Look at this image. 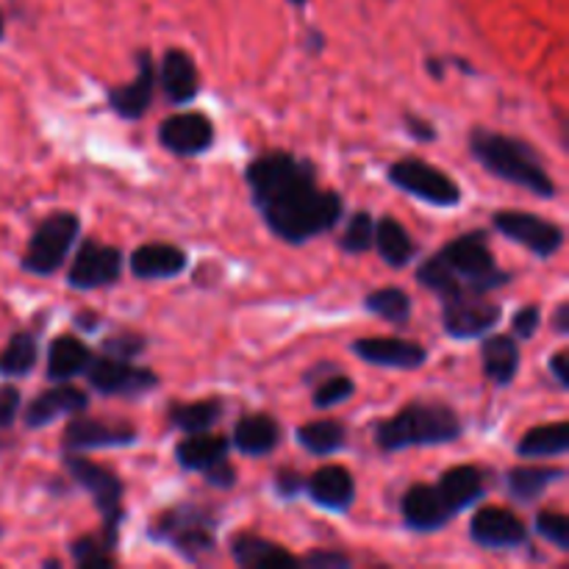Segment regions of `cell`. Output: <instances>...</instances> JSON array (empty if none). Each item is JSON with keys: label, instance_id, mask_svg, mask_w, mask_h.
<instances>
[{"label": "cell", "instance_id": "7bdbcfd3", "mask_svg": "<svg viewBox=\"0 0 569 569\" xmlns=\"http://www.w3.org/2000/svg\"><path fill=\"white\" fill-rule=\"evenodd\" d=\"M22 411V392L14 383H3L0 387V431L11 428Z\"/></svg>", "mask_w": 569, "mask_h": 569}, {"label": "cell", "instance_id": "7402d4cb", "mask_svg": "<svg viewBox=\"0 0 569 569\" xmlns=\"http://www.w3.org/2000/svg\"><path fill=\"white\" fill-rule=\"evenodd\" d=\"M156 81L161 83L167 103L187 106L200 92V72L192 56L181 48H167L161 56V64L156 70Z\"/></svg>", "mask_w": 569, "mask_h": 569}, {"label": "cell", "instance_id": "4fadbf2b", "mask_svg": "<svg viewBox=\"0 0 569 569\" xmlns=\"http://www.w3.org/2000/svg\"><path fill=\"white\" fill-rule=\"evenodd\" d=\"M503 317L498 303H489L483 295H465V298L442 300V328L450 339H481L495 331Z\"/></svg>", "mask_w": 569, "mask_h": 569}, {"label": "cell", "instance_id": "8992f818", "mask_svg": "<svg viewBox=\"0 0 569 569\" xmlns=\"http://www.w3.org/2000/svg\"><path fill=\"white\" fill-rule=\"evenodd\" d=\"M64 470L70 472L72 483L92 498L100 515V533L109 542L120 545V526L126 520V509H122L126 483L120 481V476L109 467L94 465L92 459H83V453H64Z\"/></svg>", "mask_w": 569, "mask_h": 569}, {"label": "cell", "instance_id": "4dcf8cb0", "mask_svg": "<svg viewBox=\"0 0 569 569\" xmlns=\"http://www.w3.org/2000/svg\"><path fill=\"white\" fill-rule=\"evenodd\" d=\"M226 415V403L220 398L192 400V403H170L167 406V422L181 433H203L211 431Z\"/></svg>", "mask_w": 569, "mask_h": 569}, {"label": "cell", "instance_id": "2e32d148", "mask_svg": "<svg viewBox=\"0 0 569 569\" xmlns=\"http://www.w3.org/2000/svg\"><path fill=\"white\" fill-rule=\"evenodd\" d=\"M156 64L150 50H139L137 53V76L131 83H120V87L106 89V103L114 111L120 120L137 122L148 114L150 103L156 94Z\"/></svg>", "mask_w": 569, "mask_h": 569}, {"label": "cell", "instance_id": "816d5d0a", "mask_svg": "<svg viewBox=\"0 0 569 569\" xmlns=\"http://www.w3.org/2000/svg\"><path fill=\"white\" fill-rule=\"evenodd\" d=\"M76 326L83 328V331H94V328H98V317H92V315H76Z\"/></svg>", "mask_w": 569, "mask_h": 569}, {"label": "cell", "instance_id": "7a4b0ae2", "mask_svg": "<svg viewBox=\"0 0 569 569\" xmlns=\"http://www.w3.org/2000/svg\"><path fill=\"white\" fill-rule=\"evenodd\" d=\"M417 283L442 300L489 295L511 283V272L495 261L487 231H467L428 256L415 272Z\"/></svg>", "mask_w": 569, "mask_h": 569}, {"label": "cell", "instance_id": "e0dca14e", "mask_svg": "<svg viewBox=\"0 0 569 569\" xmlns=\"http://www.w3.org/2000/svg\"><path fill=\"white\" fill-rule=\"evenodd\" d=\"M350 353L365 365L383 367V370L415 372L428 361V350L420 342L400 337H365L350 345Z\"/></svg>", "mask_w": 569, "mask_h": 569}, {"label": "cell", "instance_id": "52a82bcc", "mask_svg": "<svg viewBox=\"0 0 569 569\" xmlns=\"http://www.w3.org/2000/svg\"><path fill=\"white\" fill-rule=\"evenodd\" d=\"M81 233V220L72 211H50L39 226L33 228L28 248L22 253L20 267L31 276L50 278L64 267L67 256L72 253Z\"/></svg>", "mask_w": 569, "mask_h": 569}, {"label": "cell", "instance_id": "7dc6e473", "mask_svg": "<svg viewBox=\"0 0 569 569\" xmlns=\"http://www.w3.org/2000/svg\"><path fill=\"white\" fill-rule=\"evenodd\" d=\"M203 478H206V483H209V487H217V489L237 487V470H233V467H231V461H226V465L214 467V470L206 472Z\"/></svg>", "mask_w": 569, "mask_h": 569}, {"label": "cell", "instance_id": "3957f363", "mask_svg": "<svg viewBox=\"0 0 569 569\" xmlns=\"http://www.w3.org/2000/svg\"><path fill=\"white\" fill-rule=\"evenodd\" d=\"M470 156L489 172V176L500 178L506 183L526 189V192L537 194V198L553 200L559 194V187L550 178L548 164H545L542 153L533 148L531 142L520 137H509V133L492 131V128L476 126L470 131Z\"/></svg>", "mask_w": 569, "mask_h": 569}, {"label": "cell", "instance_id": "ee69618b", "mask_svg": "<svg viewBox=\"0 0 569 569\" xmlns=\"http://www.w3.org/2000/svg\"><path fill=\"white\" fill-rule=\"evenodd\" d=\"M306 489L303 472L292 470V467H283L276 472V495L281 500H298Z\"/></svg>", "mask_w": 569, "mask_h": 569}, {"label": "cell", "instance_id": "74e56055", "mask_svg": "<svg viewBox=\"0 0 569 569\" xmlns=\"http://www.w3.org/2000/svg\"><path fill=\"white\" fill-rule=\"evenodd\" d=\"M372 237H376V217L370 211L359 209L345 222V231L339 237V250H345L348 256L370 253Z\"/></svg>", "mask_w": 569, "mask_h": 569}, {"label": "cell", "instance_id": "681fc988", "mask_svg": "<svg viewBox=\"0 0 569 569\" xmlns=\"http://www.w3.org/2000/svg\"><path fill=\"white\" fill-rule=\"evenodd\" d=\"M553 331L559 333V337H567L569 333V303L567 300H561V303L553 309Z\"/></svg>", "mask_w": 569, "mask_h": 569}, {"label": "cell", "instance_id": "603a6c76", "mask_svg": "<svg viewBox=\"0 0 569 569\" xmlns=\"http://www.w3.org/2000/svg\"><path fill=\"white\" fill-rule=\"evenodd\" d=\"M433 487H437L439 498H442V503L448 506L450 515L459 517L461 511L481 503L483 495H487L489 489V481H487V472H483L478 465H459V467H450V470L445 472Z\"/></svg>", "mask_w": 569, "mask_h": 569}, {"label": "cell", "instance_id": "836d02e7", "mask_svg": "<svg viewBox=\"0 0 569 569\" xmlns=\"http://www.w3.org/2000/svg\"><path fill=\"white\" fill-rule=\"evenodd\" d=\"M39 361V337L33 331H17L0 350V376L26 378Z\"/></svg>", "mask_w": 569, "mask_h": 569}, {"label": "cell", "instance_id": "5b68a950", "mask_svg": "<svg viewBox=\"0 0 569 569\" xmlns=\"http://www.w3.org/2000/svg\"><path fill=\"white\" fill-rule=\"evenodd\" d=\"M220 515L203 503H176L161 511L148 528L150 542L164 545L189 565H200L217 548Z\"/></svg>", "mask_w": 569, "mask_h": 569}, {"label": "cell", "instance_id": "cb8c5ba5", "mask_svg": "<svg viewBox=\"0 0 569 569\" xmlns=\"http://www.w3.org/2000/svg\"><path fill=\"white\" fill-rule=\"evenodd\" d=\"M228 453H231V439L220 437V433H183L181 442L176 445V461L178 467L189 472H211L214 467L226 465Z\"/></svg>", "mask_w": 569, "mask_h": 569}, {"label": "cell", "instance_id": "d6986e66", "mask_svg": "<svg viewBox=\"0 0 569 569\" xmlns=\"http://www.w3.org/2000/svg\"><path fill=\"white\" fill-rule=\"evenodd\" d=\"M400 517L406 528L415 533H433L448 528L456 520L448 506L439 498L433 483H411L400 500Z\"/></svg>", "mask_w": 569, "mask_h": 569}, {"label": "cell", "instance_id": "e575fe53", "mask_svg": "<svg viewBox=\"0 0 569 569\" xmlns=\"http://www.w3.org/2000/svg\"><path fill=\"white\" fill-rule=\"evenodd\" d=\"M365 309L370 315L381 317L383 322H392V326H406L411 315H415V303H411L409 292L400 287H381L367 292Z\"/></svg>", "mask_w": 569, "mask_h": 569}, {"label": "cell", "instance_id": "b9f144b4", "mask_svg": "<svg viewBox=\"0 0 569 569\" xmlns=\"http://www.w3.org/2000/svg\"><path fill=\"white\" fill-rule=\"evenodd\" d=\"M350 565H353L350 556L337 548H317L300 559V567H311V569H348Z\"/></svg>", "mask_w": 569, "mask_h": 569}, {"label": "cell", "instance_id": "9f6ffc18", "mask_svg": "<svg viewBox=\"0 0 569 569\" xmlns=\"http://www.w3.org/2000/svg\"><path fill=\"white\" fill-rule=\"evenodd\" d=\"M0 533H3V528H0Z\"/></svg>", "mask_w": 569, "mask_h": 569}, {"label": "cell", "instance_id": "bcb514c9", "mask_svg": "<svg viewBox=\"0 0 569 569\" xmlns=\"http://www.w3.org/2000/svg\"><path fill=\"white\" fill-rule=\"evenodd\" d=\"M548 370H550V376H553V381L559 383L561 392H567L569 389V353L567 350H556V353L550 356Z\"/></svg>", "mask_w": 569, "mask_h": 569}, {"label": "cell", "instance_id": "db71d44e", "mask_svg": "<svg viewBox=\"0 0 569 569\" xmlns=\"http://www.w3.org/2000/svg\"><path fill=\"white\" fill-rule=\"evenodd\" d=\"M6 33V20H3V11H0V39H3Z\"/></svg>", "mask_w": 569, "mask_h": 569}, {"label": "cell", "instance_id": "8d00e7d4", "mask_svg": "<svg viewBox=\"0 0 569 569\" xmlns=\"http://www.w3.org/2000/svg\"><path fill=\"white\" fill-rule=\"evenodd\" d=\"M311 387H315V392H311V403H315V409L320 411L337 409V406H342L345 400L353 398L356 392V381L350 376H345V372H339V367L328 370L326 376H322L320 381L311 383Z\"/></svg>", "mask_w": 569, "mask_h": 569}, {"label": "cell", "instance_id": "f5cc1de1", "mask_svg": "<svg viewBox=\"0 0 569 569\" xmlns=\"http://www.w3.org/2000/svg\"><path fill=\"white\" fill-rule=\"evenodd\" d=\"M42 567H61V561H56V559H48V561H42Z\"/></svg>", "mask_w": 569, "mask_h": 569}, {"label": "cell", "instance_id": "7c38bea8", "mask_svg": "<svg viewBox=\"0 0 569 569\" xmlns=\"http://www.w3.org/2000/svg\"><path fill=\"white\" fill-rule=\"evenodd\" d=\"M137 428L122 420H94V417L72 415L61 433V453H89V450L128 448L137 442Z\"/></svg>", "mask_w": 569, "mask_h": 569}, {"label": "cell", "instance_id": "484cf974", "mask_svg": "<svg viewBox=\"0 0 569 569\" xmlns=\"http://www.w3.org/2000/svg\"><path fill=\"white\" fill-rule=\"evenodd\" d=\"M278 445H281V422L264 411L244 415L233 426L231 448H237L242 456H250V459H264V456L276 453Z\"/></svg>", "mask_w": 569, "mask_h": 569}, {"label": "cell", "instance_id": "f907efd6", "mask_svg": "<svg viewBox=\"0 0 569 569\" xmlns=\"http://www.w3.org/2000/svg\"><path fill=\"white\" fill-rule=\"evenodd\" d=\"M428 72H431L433 81H445V59H437V56H431V59L426 61Z\"/></svg>", "mask_w": 569, "mask_h": 569}, {"label": "cell", "instance_id": "30bf717a", "mask_svg": "<svg viewBox=\"0 0 569 569\" xmlns=\"http://www.w3.org/2000/svg\"><path fill=\"white\" fill-rule=\"evenodd\" d=\"M492 228L500 237L522 244V248L531 250V253L542 261L553 259V256L565 248V228H561L559 222L548 220V217L533 214V211H495Z\"/></svg>", "mask_w": 569, "mask_h": 569}, {"label": "cell", "instance_id": "277c9868", "mask_svg": "<svg viewBox=\"0 0 569 569\" xmlns=\"http://www.w3.org/2000/svg\"><path fill=\"white\" fill-rule=\"evenodd\" d=\"M461 437H465V420L453 406L442 400H411L398 415L376 422V445L383 453L450 445Z\"/></svg>", "mask_w": 569, "mask_h": 569}, {"label": "cell", "instance_id": "5bb4252c", "mask_svg": "<svg viewBox=\"0 0 569 569\" xmlns=\"http://www.w3.org/2000/svg\"><path fill=\"white\" fill-rule=\"evenodd\" d=\"M470 539L483 550L528 548V526L503 506H481L470 520Z\"/></svg>", "mask_w": 569, "mask_h": 569}, {"label": "cell", "instance_id": "f6af8a7d", "mask_svg": "<svg viewBox=\"0 0 569 569\" xmlns=\"http://www.w3.org/2000/svg\"><path fill=\"white\" fill-rule=\"evenodd\" d=\"M403 122H406V131H409V137L415 139V142L428 144V142H437V139H439L437 126H433L431 120H426V117L411 114V111H409V114L403 117Z\"/></svg>", "mask_w": 569, "mask_h": 569}, {"label": "cell", "instance_id": "ffe728a7", "mask_svg": "<svg viewBox=\"0 0 569 569\" xmlns=\"http://www.w3.org/2000/svg\"><path fill=\"white\" fill-rule=\"evenodd\" d=\"M306 495L317 509L342 515L356 503V478L348 467L326 465L306 478Z\"/></svg>", "mask_w": 569, "mask_h": 569}, {"label": "cell", "instance_id": "44dd1931", "mask_svg": "<svg viewBox=\"0 0 569 569\" xmlns=\"http://www.w3.org/2000/svg\"><path fill=\"white\" fill-rule=\"evenodd\" d=\"M189 267L187 250L170 242H148L139 244L131 256H128V270L139 281H172V278L183 276Z\"/></svg>", "mask_w": 569, "mask_h": 569}, {"label": "cell", "instance_id": "83f0119b", "mask_svg": "<svg viewBox=\"0 0 569 569\" xmlns=\"http://www.w3.org/2000/svg\"><path fill=\"white\" fill-rule=\"evenodd\" d=\"M567 470L565 467H550V465H520L511 467L506 472V492L517 503H533L542 498L553 483L565 481Z\"/></svg>", "mask_w": 569, "mask_h": 569}, {"label": "cell", "instance_id": "1f68e13d", "mask_svg": "<svg viewBox=\"0 0 569 569\" xmlns=\"http://www.w3.org/2000/svg\"><path fill=\"white\" fill-rule=\"evenodd\" d=\"M569 450V426L565 420L526 431L517 442L520 459H559Z\"/></svg>", "mask_w": 569, "mask_h": 569}, {"label": "cell", "instance_id": "ab89813d", "mask_svg": "<svg viewBox=\"0 0 569 569\" xmlns=\"http://www.w3.org/2000/svg\"><path fill=\"white\" fill-rule=\"evenodd\" d=\"M148 348V339L137 331H117L100 342V353L120 356V359H137Z\"/></svg>", "mask_w": 569, "mask_h": 569}, {"label": "cell", "instance_id": "ba28073f", "mask_svg": "<svg viewBox=\"0 0 569 569\" xmlns=\"http://www.w3.org/2000/svg\"><path fill=\"white\" fill-rule=\"evenodd\" d=\"M387 178L400 192L411 194V198L422 200L428 206H437V209H456L465 198L461 187L448 172L433 167L431 161L415 159V156L389 164Z\"/></svg>", "mask_w": 569, "mask_h": 569}, {"label": "cell", "instance_id": "c3c4849f", "mask_svg": "<svg viewBox=\"0 0 569 569\" xmlns=\"http://www.w3.org/2000/svg\"><path fill=\"white\" fill-rule=\"evenodd\" d=\"M303 50L309 56H320L322 50H326V33H322L320 28H306Z\"/></svg>", "mask_w": 569, "mask_h": 569}, {"label": "cell", "instance_id": "60d3db41", "mask_svg": "<svg viewBox=\"0 0 569 569\" xmlns=\"http://www.w3.org/2000/svg\"><path fill=\"white\" fill-rule=\"evenodd\" d=\"M539 328H542V309L537 303L520 306L511 317V331L517 339H533Z\"/></svg>", "mask_w": 569, "mask_h": 569}, {"label": "cell", "instance_id": "8fae6325", "mask_svg": "<svg viewBox=\"0 0 569 569\" xmlns=\"http://www.w3.org/2000/svg\"><path fill=\"white\" fill-rule=\"evenodd\" d=\"M122 267H126V256L120 248L106 242H94V239H83L76 250L70 272H67V283L81 292H92V289L111 287L120 281Z\"/></svg>", "mask_w": 569, "mask_h": 569}, {"label": "cell", "instance_id": "ac0fdd59", "mask_svg": "<svg viewBox=\"0 0 569 569\" xmlns=\"http://www.w3.org/2000/svg\"><path fill=\"white\" fill-rule=\"evenodd\" d=\"M89 409V392L83 389L72 387L70 381H59V387H50L44 389L42 395L31 400L26 406V411H20L22 422L26 428L37 431V428H48L53 426L56 420L61 417H72V415H81V411Z\"/></svg>", "mask_w": 569, "mask_h": 569}, {"label": "cell", "instance_id": "d6a6232c", "mask_svg": "<svg viewBox=\"0 0 569 569\" xmlns=\"http://www.w3.org/2000/svg\"><path fill=\"white\" fill-rule=\"evenodd\" d=\"M295 437H298L300 448L309 450L311 456L328 459V456L339 453V450L348 445V428H345V422L326 417V420L303 422V426L295 431Z\"/></svg>", "mask_w": 569, "mask_h": 569}, {"label": "cell", "instance_id": "f1b7e54d", "mask_svg": "<svg viewBox=\"0 0 569 569\" xmlns=\"http://www.w3.org/2000/svg\"><path fill=\"white\" fill-rule=\"evenodd\" d=\"M372 248L378 250L383 261H387L392 270H403L411 261L417 259L420 248L411 239V233L406 231V226L400 220H395L392 214L376 220V237H372Z\"/></svg>", "mask_w": 569, "mask_h": 569}, {"label": "cell", "instance_id": "d4e9b609", "mask_svg": "<svg viewBox=\"0 0 569 569\" xmlns=\"http://www.w3.org/2000/svg\"><path fill=\"white\" fill-rule=\"evenodd\" d=\"M231 559L244 569H287L300 567V559L283 545L270 542L259 533L242 531L231 539Z\"/></svg>", "mask_w": 569, "mask_h": 569}, {"label": "cell", "instance_id": "d590c367", "mask_svg": "<svg viewBox=\"0 0 569 569\" xmlns=\"http://www.w3.org/2000/svg\"><path fill=\"white\" fill-rule=\"evenodd\" d=\"M114 550L117 545L109 542L103 533H83L70 545L72 565L78 569H111L117 565Z\"/></svg>", "mask_w": 569, "mask_h": 569}, {"label": "cell", "instance_id": "f35d334b", "mask_svg": "<svg viewBox=\"0 0 569 569\" xmlns=\"http://www.w3.org/2000/svg\"><path fill=\"white\" fill-rule=\"evenodd\" d=\"M533 531L542 539H548L556 550L567 553L569 550V517L561 515V511L542 509L537 517H533Z\"/></svg>", "mask_w": 569, "mask_h": 569}, {"label": "cell", "instance_id": "9a60e30c", "mask_svg": "<svg viewBox=\"0 0 569 569\" xmlns=\"http://www.w3.org/2000/svg\"><path fill=\"white\" fill-rule=\"evenodd\" d=\"M214 139V122L203 111H181V114H172L167 120H161L159 126L161 148L172 156H183V159L209 153Z\"/></svg>", "mask_w": 569, "mask_h": 569}, {"label": "cell", "instance_id": "4316f807", "mask_svg": "<svg viewBox=\"0 0 569 569\" xmlns=\"http://www.w3.org/2000/svg\"><path fill=\"white\" fill-rule=\"evenodd\" d=\"M522 365V350L517 345L515 337H506V333H495L481 342V367H483V378L495 387H511L520 372Z\"/></svg>", "mask_w": 569, "mask_h": 569}, {"label": "cell", "instance_id": "11a10c76", "mask_svg": "<svg viewBox=\"0 0 569 569\" xmlns=\"http://www.w3.org/2000/svg\"><path fill=\"white\" fill-rule=\"evenodd\" d=\"M287 3H292V6H298V9H303V6L309 3V0H287Z\"/></svg>", "mask_w": 569, "mask_h": 569}, {"label": "cell", "instance_id": "6da1fadb", "mask_svg": "<svg viewBox=\"0 0 569 569\" xmlns=\"http://www.w3.org/2000/svg\"><path fill=\"white\" fill-rule=\"evenodd\" d=\"M250 203L276 239L306 244L345 217L342 194L322 189L317 167L289 150H267L244 167Z\"/></svg>", "mask_w": 569, "mask_h": 569}, {"label": "cell", "instance_id": "9c48e42d", "mask_svg": "<svg viewBox=\"0 0 569 569\" xmlns=\"http://www.w3.org/2000/svg\"><path fill=\"white\" fill-rule=\"evenodd\" d=\"M87 383L106 398H142L159 389L161 378L150 367L133 365V359H120L109 353H92L83 370Z\"/></svg>", "mask_w": 569, "mask_h": 569}, {"label": "cell", "instance_id": "f546056e", "mask_svg": "<svg viewBox=\"0 0 569 569\" xmlns=\"http://www.w3.org/2000/svg\"><path fill=\"white\" fill-rule=\"evenodd\" d=\"M89 361H92V348L72 333H61L48 348V378L56 383L72 381L83 376Z\"/></svg>", "mask_w": 569, "mask_h": 569}]
</instances>
